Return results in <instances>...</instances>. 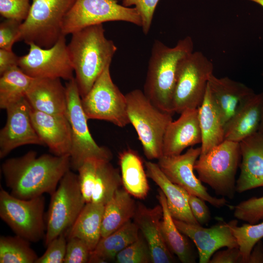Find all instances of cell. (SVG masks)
<instances>
[{
  "label": "cell",
  "mask_w": 263,
  "mask_h": 263,
  "mask_svg": "<svg viewBox=\"0 0 263 263\" xmlns=\"http://www.w3.org/2000/svg\"><path fill=\"white\" fill-rule=\"evenodd\" d=\"M71 168L69 155L43 154L33 150L5 160L1 169L11 194L30 199L48 193L52 195L64 174Z\"/></svg>",
  "instance_id": "obj_1"
},
{
  "label": "cell",
  "mask_w": 263,
  "mask_h": 263,
  "mask_svg": "<svg viewBox=\"0 0 263 263\" xmlns=\"http://www.w3.org/2000/svg\"><path fill=\"white\" fill-rule=\"evenodd\" d=\"M71 35L67 47L75 78L82 98L104 69L110 66L117 47L106 38L102 24L85 27Z\"/></svg>",
  "instance_id": "obj_2"
},
{
  "label": "cell",
  "mask_w": 263,
  "mask_h": 263,
  "mask_svg": "<svg viewBox=\"0 0 263 263\" xmlns=\"http://www.w3.org/2000/svg\"><path fill=\"white\" fill-rule=\"evenodd\" d=\"M190 37L179 40L173 47L154 41L149 61L144 93L161 110L174 113L172 98L179 68L182 61L193 52Z\"/></svg>",
  "instance_id": "obj_3"
},
{
  "label": "cell",
  "mask_w": 263,
  "mask_h": 263,
  "mask_svg": "<svg viewBox=\"0 0 263 263\" xmlns=\"http://www.w3.org/2000/svg\"><path fill=\"white\" fill-rule=\"evenodd\" d=\"M130 122L135 130L141 143L144 153L149 160L163 156L164 134L172 114L155 106L139 89L125 94Z\"/></svg>",
  "instance_id": "obj_4"
},
{
  "label": "cell",
  "mask_w": 263,
  "mask_h": 263,
  "mask_svg": "<svg viewBox=\"0 0 263 263\" xmlns=\"http://www.w3.org/2000/svg\"><path fill=\"white\" fill-rule=\"evenodd\" d=\"M241 159L240 143L225 140L209 151L200 154L194 170L202 182L217 195L232 199L236 191V174Z\"/></svg>",
  "instance_id": "obj_5"
},
{
  "label": "cell",
  "mask_w": 263,
  "mask_h": 263,
  "mask_svg": "<svg viewBox=\"0 0 263 263\" xmlns=\"http://www.w3.org/2000/svg\"><path fill=\"white\" fill-rule=\"evenodd\" d=\"M75 0H32L29 14L20 28L19 41L44 48L62 35L64 19Z\"/></svg>",
  "instance_id": "obj_6"
},
{
  "label": "cell",
  "mask_w": 263,
  "mask_h": 263,
  "mask_svg": "<svg viewBox=\"0 0 263 263\" xmlns=\"http://www.w3.org/2000/svg\"><path fill=\"white\" fill-rule=\"evenodd\" d=\"M66 116L71 130V168L78 169L91 157L111 161L113 154L106 147L99 146L93 138L88 126V118L83 110L81 97L75 77L66 85Z\"/></svg>",
  "instance_id": "obj_7"
},
{
  "label": "cell",
  "mask_w": 263,
  "mask_h": 263,
  "mask_svg": "<svg viewBox=\"0 0 263 263\" xmlns=\"http://www.w3.org/2000/svg\"><path fill=\"white\" fill-rule=\"evenodd\" d=\"M47 214L46 246L54 239L72 226L86 204L81 192L78 174L68 170L51 195Z\"/></svg>",
  "instance_id": "obj_8"
},
{
  "label": "cell",
  "mask_w": 263,
  "mask_h": 263,
  "mask_svg": "<svg viewBox=\"0 0 263 263\" xmlns=\"http://www.w3.org/2000/svg\"><path fill=\"white\" fill-rule=\"evenodd\" d=\"M213 71L212 63L201 52H193L182 61L173 95L174 113L200 107Z\"/></svg>",
  "instance_id": "obj_9"
},
{
  "label": "cell",
  "mask_w": 263,
  "mask_h": 263,
  "mask_svg": "<svg viewBox=\"0 0 263 263\" xmlns=\"http://www.w3.org/2000/svg\"><path fill=\"white\" fill-rule=\"evenodd\" d=\"M45 201L43 195L30 199L18 198L1 187L0 217L16 235L38 242L45 235Z\"/></svg>",
  "instance_id": "obj_10"
},
{
  "label": "cell",
  "mask_w": 263,
  "mask_h": 263,
  "mask_svg": "<svg viewBox=\"0 0 263 263\" xmlns=\"http://www.w3.org/2000/svg\"><path fill=\"white\" fill-rule=\"evenodd\" d=\"M107 66L88 93L81 98L83 110L88 119L110 122L123 128L130 123L124 95L113 82Z\"/></svg>",
  "instance_id": "obj_11"
},
{
  "label": "cell",
  "mask_w": 263,
  "mask_h": 263,
  "mask_svg": "<svg viewBox=\"0 0 263 263\" xmlns=\"http://www.w3.org/2000/svg\"><path fill=\"white\" fill-rule=\"evenodd\" d=\"M114 21L142 25L136 8L120 5L117 0H75L64 19L62 35L66 36L88 26Z\"/></svg>",
  "instance_id": "obj_12"
},
{
  "label": "cell",
  "mask_w": 263,
  "mask_h": 263,
  "mask_svg": "<svg viewBox=\"0 0 263 263\" xmlns=\"http://www.w3.org/2000/svg\"><path fill=\"white\" fill-rule=\"evenodd\" d=\"M28 53L19 57L18 66L34 78H60L70 80L74 77L65 36L62 35L52 47H41L30 43Z\"/></svg>",
  "instance_id": "obj_13"
},
{
  "label": "cell",
  "mask_w": 263,
  "mask_h": 263,
  "mask_svg": "<svg viewBox=\"0 0 263 263\" xmlns=\"http://www.w3.org/2000/svg\"><path fill=\"white\" fill-rule=\"evenodd\" d=\"M201 152V147L195 148L191 147L183 154L161 156L158 159L157 164L172 183L216 208L222 207L228 203L225 198H219L210 195L194 173V165Z\"/></svg>",
  "instance_id": "obj_14"
},
{
  "label": "cell",
  "mask_w": 263,
  "mask_h": 263,
  "mask_svg": "<svg viewBox=\"0 0 263 263\" xmlns=\"http://www.w3.org/2000/svg\"><path fill=\"white\" fill-rule=\"evenodd\" d=\"M7 119L0 131V158L12 150L26 145H44L32 122L31 106L26 98L5 110Z\"/></svg>",
  "instance_id": "obj_15"
},
{
  "label": "cell",
  "mask_w": 263,
  "mask_h": 263,
  "mask_svg": "<svg viewBox=\"0 0 263 263\" xmlns=\"http://www.w3.org/2000/svg\"><path fill=\"white\" fill-rule=\"evenodd\" d=\"M178 229L194 243L199 262L209 263L213 254L224 247H239L229 222H220L210 227L174 219Z\"/></svg>",
  "instance_id": "obj_16"
},
{
  "label": "cell",
  "mask_w": 263,
  "mask_h": 263,
  "mask_svg": "<svg viewBox=\"0 0 263 263\" xmlns=\"http://www.w3.org/2000/svg\"><path fill=\"white\" fill-rule=\"evenodd\" d=\"M162 215V207L160 204L149 208L141 203H137L133 217L134 222L149 246L152 263H171L175 261L163 236Z\"/></svg>",
  "instance_id": "obj_17"
},
{
  "label": "cell",
  "mask_w": 263,
  "mask_h": 263,
  "mask_svg": "<svg viewBox=\"0 0 263 263\" xmlns=\"http://www.w3.org/2000/svg\"><path fill=\"white\" fill-rule=\"evenodd\" d=\"M30 115L33 126L44 145L54 155H70L71 130L66 115L48 114L31 107Z\"/></svg>",
  "instance_id": "obj_18"
},
{
  "label": "cell",
  "mask_w": 263,
  "mask_h": 263,
  "mask_svg": "<svg viewBox=\"0 0 263 263\" xmlns=\"http://www.w3.org/2000/svg\"><path fill=\"white\" fill-rule=\"evenodd\" d=\"M242 162L236 191L263 187V133L258 131L240 143Z\"/></svg>",
  "instance_id": "obj_19"
},
{
  "label": "cell",
  "mask_w": 263,
  "mask_h": 263,
  "mask_svg": "<svg viewBox=\"0 0 263 263\" xmlns=\"http://www.w3.org/2000/svg\"><path fill=\"white\" fill-rule=\"evenodd\" d=\"M201 141L198 110H186L166 129L163 142V156L179 155L187 148L201 143Z\"/></svg>",
  "instance_id": "obj_20"
},
{
  "label": "cell",
  "mask_w": 263,
  "mask_h": 263,
  "mask_svg": "<svg viewBox=\"0 0 263 263\" xmlns=\"http://www.w3.org/2000/svg\"><path fill=\"white\" fill-rule=\"evenodd\" d=\"M25 98L35 110L51 114L66 115V87L60 78H34Z\"/></svg>",
  "instance_id": "obj_21"
},
{
  "label": "cell",
  "mask_w": 263,
  "mask_h": 263,
  "mask_svg": "<svg viewBox=\"0 0 263 263\" xmlns=\"http://www.w3.org/2000/svg\"><path fill=\"white\" fill-rule=\"evenodd\" d=\"M263 93H255L244 99L224 126L225 140L240 143L259 130Z\"/></svg>",
  "instance_id": "obj_22"
},
{
  "label": "cell",
  "mask_w": 263,
  "mask_h": 263,
  "mask_svg": "<svg viewBox=\"0 0 263 263\" xmlns=\"http://www.w3.org/2000/svg\"><path fill=\"white\" fill-rule=\"evenodd\" d=\"M144 164L148 177L150 178L164 194L169 210L173 219L188 224H199L190 209L188 193L169 181L157 163L148 161Z\"/></svg>",
  "instance_id": "obj_23"
},
{
  "label": "cell",
  "mask_w": 263,
  "mask_h": 263,
  "mask_svg": "<svg viewBox=\"0 0 263 263\" xmlns=\"http://www.w3.org/2000/svg\"><path fill=\"white\" fill-rule=\"evenodd\" d=\"M208 87L224 126L234 114L240 103L254 93L251 89L243 83L228 77L218 78L213 74L209 78Z\"/></svg>",
  "instance_id": "obj_24"
},
{
  "label": "cell",
  "mask_w": 263,
  "mask_h": 263,
  "mask_svg": "<svg viewBox=\"0 0 263 263\" xmlns=\"http://www.w3.org/2000/svg\"><path fill=\"white\" fill-rule=\"evenodd\" d=\"M121 176L124 189L132 196L144 199L150 187L144 162L138 152L128 149L118 154Z\"/></svg>",
  "instance_id": "obj_25"
},
{
  "label": "cell",
  "mask_w": 263,
  "mask_h": 263,
  "mask_svg": "<svg viewBox=\"0 0 263 263\" xmlns=\"http://www.w3.org/2000/svg\"><path fill=\"white\" fill-rule=\"evenodd\" d=\"M198 110L202 135L200 154H203L225 140L224 124L208 84L203 101Z\"/></svg>",
  "instance_id": "obj_26"
},
{
  "label": "cell",
  "mask_w": 263,
  "mask_h": 263,
  "mask_svg": "<svg viewBox=\"0 0 263 263\" xmlns=\"http://www.w3.org/2000/svg\"><path fill=\"white\" fill-rule=\"evenodd\" d=\"M105 205L86 203L72 226L65 232L67 240L77 238L83 241L92 252L101 238Z\"/></svg>",
  "instance_id": "obj_27"
},
{
  "label": "cell",
  "mask_w": 263,
  "mask_h": 263,
  "mask_svg": "<svg viewBox=\"0 0 263 263\" xmlns=\"http://www.w3.org/2000/svg\"><path fill=\"white\" fill-rule=\"evenodd\" d=\"M157 198L162 207L161 229L168 247L182 263H195L197 255L187 238V236L183 234L175 225L169 210L166 197L160 188L158 190Z\"/></svg>",
  "instance_id": "obj_28"
},
{
  "label": "cell",
  "mask_w": 263,
  "mask_h": 263,
  "mask_svg": "<svg viewBox=\"0 0 263 263\" xmlns=\"http://www.w3.org/2000/svg\"><path fill=\"white\" fill-rule=\"evenodd\" d=\"M139 235L136 224L129 221L112 234L101 238L91 252L89 263H107L115 260L118 253L136 241Z\"/></svg>",
  "instance_id": "obj_29"
},
{
  "label": "cell",
  "mask_w": 263,
  "mask_h": 263,
  "mask_svg": "<svg viewBox=\"0 0 263 263\" xmlns=\"http://www.w3.org/2000/svg\"><path fill=\"white\" fill-rule=\"evenodd\" d=\"M137 205L124 189H118L105 205L101 226V237L114 232L133 218Z\"/></svg>",
  "instance_id": "obj_30"
},
{
  "label": "cell",
  "mask_w": 263,
  "mask_h": 263,
  "mask_svg": "<svg viewBox=\"0 0 263 263\" xmlns=\"http://www.w3.org/2000/svg\"><path fill=\"white\" fill-rule=\"evenodd\" d=\"M33 79L18 66L0 75V109L6 110L8 107L25 98Z\"/></svg>",
  "instance_id": "obj_31"
},
{
  "label": "cell",
  "mask_w": 263,
  "mask_h": 263,
  "mask_svg": "<svg viewBox=\"0 0 263 263\" xmlns=\"http://www.w3.org/2000/svg\"><path fill=\"white\" fill-rule=\"evenodd\" d=\"M122 184L121 175L110 161L101 159L98 166L91 202L105 205Z\"/></svg>",
  "instance_id": "obj_32"
},
{
  "label": "cell",
  "mask_w": 263,
  "mask_h": 263,
  "mask_svg": "<svg viewBox=\"0 0 263 263\" xmlns=\"http://www.w3.org/2000/svg\"><path fill=\"white\" fill-rule=\"evenodd\" d=\"M30 242L19 236L0 237V263H35L38 258Z\"/></svg>",
  "instance_id": "obj_33"
},
{
  "label": "cell",
  "mask_w": 263,
  "mask_h": 263,
  "mask_svg": "<svg viewBox=\"0 0 263 263\" xmlns=\"http://www.w3.org/2000/svg\"><path fill=\"white\" fill-rule=\"evenodd\" d=\"M241 252L244 263H247L250 252L256 244L263 238V222L238 225V221L229 222Z\"/></svg>",
  "instance_id": "obj_34"
},
{
  "label": "cell",
  "mask_w": 263,
  "mask_h": 263,
  "mask_svg": "<svg viewBox=\"0 0 263 263\" xmlns=\"http://www.w3.org/2000/svg\"><path fill=\"white\" fill-rule=\"evenodd\" d=\"M117 263H152L149 246L142 235L116 255Z\"/></svg>",
  "instance_id": "obj_35"
},
{
  "label": "cell",
  "mask_w": 263,
  "mask_h": 263,
  "mask_svg": "<svg viewBox=\"0 0 263 263\" xmlns=\"http://www.w3.org/2000/svg\"><path fill=\"white\" fill-rule=\"evenodd\" d=\"M233 215L249 224L259 223L263 220V196L241 202L234 206Z\"/></svg>",
  "instance_id": "obj_36"
},
{
  "label": "cell",
  "mask_w": 263,
  "mask_h": 263,
  "mask_svg": "<svg viewBox=\"0 0 263 263\" xmlns=\"http://www.w3.org/2000/svg\"><path fill=\"white\" fill-rule=\"evenodd\" d=\"M100 160L94 157L89 158L77 170L81 192L86 203L91 202L97 169Z\"/></svg>",
  "instance_id": "obj_37"
},
{
  "label": "cell",
  "mask_w": 263,
  "mask_h": 263,
  "mask_svg": "<svg viewBox=\"0 0 263 263\" xmlns=\"http://www.w3.org/2000/svg\"><path fill=\"white\" fill-rule=\"evenodd\" d=\"M31 7L30 0H0V14L5 19L22 22L28 17Z\"/></svg>",
  "instance_id": "obj_38"
},
{
  "label": "cell",
  "mask_w": 263,
  "mask_h": 263,
  "mask_svg": "<svg viewBox=\"0 0 263 263\" xmlns=\"http://www.w3.org/2000/svg\"><path fill=\"white\" fill-rule=\"evenodd\" d=\"M67 240L65 233L54 239L47 246L44 254L35 263H63L64 261Z\"/></svg>",
  "instance_id": "obj_39"
},
{
  "label": "cell",
  "mask_w": 263,
  "mask_h": 263,
  "mask_svg": "<svg viewBox=\"0 0 263 263\" xmlns=\"http://www.w3.org/2000/svg\"><path fill=\"white\" fill-rule=\"evenodd\" d=\"M159 0H122V5L130 7L134 5L141 19L142 31L145 35L149 33L154 13Z\"/></svg>",
  "instance_id": "obj_40"
},
{
  "label": "cell",
  "mask_w": 263,
  "mask_h": 263,
  "mask_svg": "<svg viewBox=\"0 0 263 263\" xmlns=\"http://www.w3.org/2000/svg\"><path fill=\"white\" fill-rule=\"evenodd\" d=\"M67 240L64 263H89L91 251L87 244L77 238Z\"/></svg>",
  "instance_id": "obj_41"
},
{
  "label": "cell",
  "mask_w": 263,
  "mask_h": 263,
  "mask_svg": "<svg viewBox=\"0 0 263 263\" xmlns=\"http://www.w3.org/2000/svg\"><path fill=\"white\" fill-rule=\"evenodd\" d=\"M22 23L12 19H5L0 23V48L12 50L13 44L19 41Z\"/></svg>",
  "instance_id": "obj_42"
},
{
  "label": "cell",
  "mask_w": 263,
  "mask_h": 263,
  "mask_svg": "<svg viewBox=\"0 0 263 263\" xmlns=\"http://www.w3.org/2000/svg\"><path fill=\"white\" fill-rule=\"evenodd\" d=\"M188 202L191 211L197 222L202 225L207 224L211 219V214L205 201L188 193Z\"/></svg>",
  "instance_id": "obj_43"
},
{
  "label": "cell",
  "mask_w": 263,
  "mask_h": 263,
  "mask_svg": "<svg viewBox=\"0 0 263 263\" xmlns=\"http://www.w3.org/2000/svg\"><path fill=\"white\" fill-rule=\"evenodd\" d=\"M209 263H244V261L239 247H233L216 251Z\"/></svg>",
  "instance_id": "obj_44"
},
{
  "label": "cell",
  "mask_w": 263,
  "mask_h": 263,
  "mask_svg": "<svg viewBox=\"0 0 263 263\" xmlns=\"http://www.w3.org/2000/svg\"><path fill=\"white\" fill-rule=\"evenodd\" d=\"M19 57L12 50L0 48V75L18 66Z\"/></svg>",
  "instance_id": "obj_45"
},
{
  "label": "cell",
  "mask_w": 263,
  "mask_h": 263,
  "mask_svg": "<svg viewBox=\"0 0 263 263\" xmlns=\"http://www.w3.org/2000/svg\"><path fill=\"white\" fill-rule=\"evenodd\" d=\"M247 263H263V244L261 240L252 248Z\"/></svg>",
  "instance_id": "obj_46"
},
{
  "label": "cell",
  "mask_w": 263,
  "mask_h": 263,
  "mask_svg": "<svg viewBox=\"0 0 263 263\" xmlns=\"http://www.w3.org/2000/svg\"><path fill=\"white\" fill-rule=\"evenodd\" d=\"M258 131L263 133V104H262V112H261V121H260V126H259Z\"/></svg>",
  "instance_id": "obj_47"
},
{
  "label": "cell",
  "mask_w": 263,
  "mask_h": 263,
  "mask_svg": "<svg viewBox=\"0 0 263 263\" xmlns=\"http://www.w3.org/2000/svg\"><path fill=\"white\" fill-rule=\"evenodd\" d=\"M254 2L263 7V0H249Z\"/></svg>",
  "instance_id": "obj_48"
},
{
  "label": "cell",
  "mask_w": 263,
  "mask_h": 263,
  "mask_svg": "<svg viewBox=\"0 0 263 263\" xmlns=\"http://www.w3.org/2000/svg\"><path fill=\"white\" fill-rule=\"evenodd\" d=\"M262 75H263V73H262Z\"/></svg>",
  "instance_id": "obj_49"
}]
</instances>
